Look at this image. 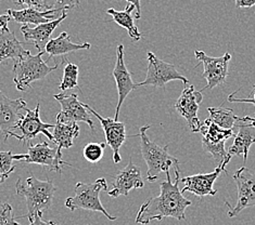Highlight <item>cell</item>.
Listing matches in <instances>:
<instances>
[{
	"instance_id": "1",
	"label": "cell",
	"mask_w": 255,
	"mask_h": 225,
	"mask_svg": "<svg viewBox=\"0 0 255 225\" xmlns=\"http://www.w3.org/2000/svg\"><path fill=\"white\" fill-rule=\"evenodd\" d=\"M175 181L171 179V174L166 172V179L160 183L161 193L159 196L149 198L139 209L136 223L147 225L152 221H161L164 218H174L178 221L186 219V209L191 206V202L187 199L179 188L180 170L175 169Z\"/></svg>"
},
{
	"instance_id": "2",
	"label": "cell",
	"mask_w": 255,
	"mask_h": 225,
	"mask_svg": "<svg viewBox=\"0 0 255 225\" xmlns=\"http://www.w3.org/2000/svg\"><path fill=\"white\" fill-rule=\"evenodd\" d=\"M16 195L25 197L27 214L19 218H32L38 211L44 212L52 205V199L56 192V186L50 180H39L35 176L27 179H19L15 185Z\"/></svg>"
},
{
	"instance_id": "3",
	"label": "cell",
	"mask_w": 255,
	"mask_h": 225,
	"mask_svg": "<svg viewBox=\"0 0 255 225\" xmlns=\"http://www.w3.org/2000/svg\"><path fill=\"white\" fill-rule=\"evenodd\" d=\"M150 126H143L139 129L138 137L140 138V150L143 159L147 163V180L154 182L159 175L164 172H169V169H179L177 158L169 155L168 147H160L155 142L151 141L147 136V130Z\"/></svg>"
},
{
	"instance_id": "4",
	"label": "cell",
	"mask_w": 255,
	"mask_h": 225,
	"mask_svg": "<svg viewBox=\"0 0 255 225\" xmlns=\"http://www.w3.org/2000/svg\"><path fill=\"white\" fill-rule=\"evenodd\" d=\"M45 52H39L36 56L26 50L25 56L14 61L13 64V81L17 91H26L31 83L46 78L51 72L59 68V64L49 66L42 61L41 57Z\"/></svg>"
},
{
	"instance_id": "5",
	"label": "cell",
	"mask_w": 255,
	"mask_h": 225,
	"mask_svg": "<svg viewBox=\"0 0 255 225\" xmlns=\"http://www.w3.org/2000/svg\"><path fill=\"white\" fill-rule=\"evenodd\" d=\"M108 184L105 178H100L94 183H83L78 182L74 187V197H69L65 200V207L71 211H75L76 209L90 210L95 212H101L107 217L108 220L115 221L117 217H112L106 210L100 202V192L107 191Z\"/></svg>"
},
{
	"instance_id": "6",
	"label": "cell",
	"mask_w": 255,
	"mask_h": 225,
	"mask_svg": "<svg viewBox=\"0 0 255 225\" xmlns=\"http://www.w3.org/2000/svg\"><path fill=\"white\" fill-rule=\"evenodd\" d=\"M147 76L143 81L136 83V87L153 86L156 88H165V84L173 80H180L184 83H189V80L180 74L175 65L164 62L153 52L150 51L147 53Z\"/></svg>"
},
{
	"instance_id": "7",
	"label": "cell",
	"mask_w": 255,
	"mask_h": 225,
	"mask_svg": "<svg viewBox=\"0 0 255 225\" xmlns=\"http://www.w3.org/2000/svg\"><path fill=\"white\" fill-rule=\"evenodd\" d=\"M13 160H22L25 163H36L49 168L50 171L60 173L64 166H71L62 160V151L58 147L51 148L47 142L36 145L29 144L27 154L13 155Z\"/></svg>"
},
{
	"instance_id": "8",
	"label": "cell",
	"mask_w": 255,
	"mask_h": 225,
	"mask_svg": "<svg viewBox=\"0 0 255 225\" xmlns=\"http://www.w3.org/2000/svg\"><path fill=\"white\" fill-rule=\"evenodd\" d=\"M39 103L36 105L35 109L26 108V114L23 115L22 119L14 126L13 130L9 132L8 135L4 137V142H7V139L9 137L15 138L17 141L26 142L34 139L36 136L39 135V133L45 135L48 139L52 141L53 137L49 132V129L54 128V125L46 124L44 121H41L39 117Z\"/></svg>"
},
{
	"instance_id": "9",
	"label": "cell",
	"mask_w": 255,
	"mask_h": 225,
	"mask_svg": "<svg viewBox=\"0 0 255 225\" xmlns=\"http://www.w3.org/2000/svg\"><path fill=\"white\" fill-rule=\"evenodd\" d=\"M234 180L238 188V200L235 208H232L229 203L225 202V205L229 208L227 212L229 218H235L241 211L255 206V172L247 167H242L235 172Z\"/></svg>"
},
{
	"instance_id": "10",
	"label": "cell",
	"mask_w": 255,
	"mask_h": 225,
	"mask_svg": "<svg viewBox=\"0 0 255 225\" xmlns=\"http://www.w3.org/2000/svg\"><path fill=\"white\" fill-rule=\"evenodd\" d=\"M194 56L200 63L203 64L204 68L202 77L206 80V87L203 90L214 89L226 82L229 61L232 59L230 53L226 52L223 57L213 58L206 56L204 51L197 50L194 52Z\"/></svg>"
},
{
	"instance_id": "11",
	"label": "cell",
	"mask_w": 255,
	"mask_h": 225,
	"mask_svg": "<svg viewBox=\"0 0 255 225\" xmlns=\"http://www.w3.org/2000/svg\"><path fill=\"white\" fill-rule=\"evenodd\" d=\"M53 98L56 99L60 105H61V112L57 115V121L62 124H73V123H85L89 126L92 130H95L94 121L90 117L88 111L85 108L83 103L77 99L75 93L73 94H54Z\"/></svg>"
},
{
	"instance_id": "12",
	"label": "cell",
	"mask_w": 255,
	"mask_h": 225,
	"mask_svg": "<svg viewBox=\"0 0 255 225\" xmlns=\"http://www.w3.org/2000/svg\"><path fill=\"white\" fill-rule=\"evenodd\" d=\"M202 101V91H196L193 86H190L183 90L178 100L175 103V108L187 121L188 127L193 133L199 132L201 128L202 123L198 117V111Z\"/></svg>"
},
{
	"instance_id": "13",
	"label": "cell",
	"mask_w": 255,
	"mask_h": 225,
	"mask_svg": "<svg viewBox=\"0 0 255 225\" xmlns=\"http://www.w3.org/2000/svg\"><path fill=\"white\" fill-rule=\"evenodd\" d=\"M84 106L88 112L92 113L94 116L98 118V120L100 121L102 129L105 131V135H106L107 145H109L113 151V162L114 163L121 162L122 157H121L120 150L122 148V145L124 144L127 138L125 124L121 123V121H115L113 118H103L88 104H84Z\"/></svg>"
},
{
	"instance_id": "14",
	"label": "cell",
	"mask_w": 255,
	"mask_h": 225,
	"mask_svg": "<svg viewBox=\"0 0 255 225\" xmlns=\"http://www.w3.org/2000/svg\"><path fill=\"white\" fill-rule=\"evenodd\" d=\"M113 77L115 79V82H117V88H118V93H119V101H118V106L115 109V116L114 120L119 121L120 116V111L122 104L124 103L125 99L127 98L131 91L135 90L136 83H133L132 77L129 71L127 70L125 61H124V46L119 45L117 48V62H115V66L113 70Z\"/></svg>"
},
{
	"instance_id": "15",
	"label": "cell",
	"mask_w": 255,
	"mask_h": 225,
	"mask_svg": "<svg viewBox=\"0 0 255 225\" xmlns=\"http://www.w3.org/2000/svg\"><path fill=\"white\" fill-rule=\"evenodd\" d=\"M144 186L141 171L130 159L127 166L118 172L112 183V190L108 191L109 196L118 198L119 196H127L132 190H138Z\"/></svg>"
},
{
	"instance_id": "16",
	"label": "cell",
	"mask_w": 255,
	"mask_h": 225,
	"mask_svg": "<svg viewBox=\"0 0 255 225\" xmlns=\"http://www.w3.org/2000/svg\"><path fill=\"white\" fill-rule=\"evenodd\" d=\"M222 172V169L216 167L214 171L211 173H198L186 176L181 180L184 183V188L181 192L191 193L198 197L215 196L217 191L213 185Z\"/></svg>"
},
{
	"instance_id": "17",
	"label": "cell",
	"mask_w": 255,
	"mask_h": 225,
	"mask_svg": "<svg viewBox=\"0 0 255 225\" xmlns=\"http://www.w3.org/2000/svg\"><path fill=\"white\" fill-rule=\"evenodd\" d=\"M237 133H235V141L229 148L228 153L232 156H242L246 165L249 150L255 143V119L246 116V121L236 125Z\"/></svg>"
},
{
	"instance_id": "18",
	"label": "cell",
	"mask_w": 255,
	"mask_h": 225,
	"mask_svg": "<svg viewBox=\"0 0 255 225\" xmlns=\"http://www.w3.org/2000/svg\"><path fill=\"white\" fill-rule=\"evenodd\" d=\"M26 102L23 99L11 100L0 90V130L4 137L13 130L14 126L22 119V109H26Z\"/></svg>"
},
{
	"instance_id": "19",
	"label": "cell",
	"mask_w": 255,
	"mask_h": 225,
	"mask_svg": "<svg viewBox=\"0 0 255 225\" xmlns=\"http://www.w3.org/2000/svg\"><path fill=\"white\" fill-rule=\"evenodd\" d=\"M66 17H68V13L63 12V14L60 16L59 19L45 24H40V25L35 26L34 28H31L28 25H23L21 27V32L24 36V39L26 41L33 40V45L35 46L36 49L39 52H45V48L48 42H49L54 29H56Z\"/></svg>"
},
{
	"instance_id": "20",
	"label": "cell",
	"mask_w": 255,
	"mask_h": 225,
	"mask_svg": "<svg viewBox=\"0 0 255 225\" xmlns=\"http://www.w3.org/2000/svg\"><path fill=\"white\" fill-rule=\"evenodd\" d=\"M7 13L10 14L11 19H13L15 22L22 24V25H28V24L40 25V24H45L53 20H57L63 14L53 10L40 11L35 8H25L22 10L8 9Z\"/></svg>"
},
{
	"instance_id": "21",
	"label": "cell",
	"mask_w": 255,
	"mask_h": 225,
	"mask_svg": "<svg viewBox=\"0 0 255 225\" xmlns=\"http://www.w3.org/2000/svg\"><path fill=\"white\" fill-rule=\"evenodd\" d=\"M90 44L88 42H83V44H74V42L71 41V37L68 35V33H61L59 37L50 39L48 42L46 48H45V53H48V61L51 59L60 57V56H65V54H69L71 52H75L78 50H87L90 49Z\"/></svg>"
},
{
	"instance_id": "22",
	"label": "cell",
	"mask_w": 255,
	"mask_h": 225,
	"mask_svg": "<svg viewBox=\"0 0 255 225\" xmlns=\"http://www.w3.org/2000/svg\"><path fill=\"white\" fill-rule=\"evenodd\" d=\"M26 50L22 46V42L16 39L13 32L0 30V63L5 60H20L25 56Z\"/></svg>"
},
{
	"instance_id": "23",
	"label": "cell",
	"mask_w": 255,
	"mask_h": 225,
	"mask_svg": "<svg viewBox=\"0 0 255 225\" xmlns=\"http://www.w3.org/2000/svg\"><path fill=\"white\" fill-rule=\"evenodd\" d=\"M135 10V7L132 4H127L124 11H117L115 9L111 8L107 10V13L112 16V20L119 24L121 27L127 29L129 37L133 41H139L141 39L142 35L139 33V30L136 26L135 22H133V17L131 16V12Z\"/></svg>"
},
{
	"instance_id": "24",
	"label": "cell",
	"mask_w": 255,
	"mask_h": 225,
	"mask_svg": "<svg viewBox=\"0 0 255 225\" xmlns=\"http://www.w3.org/2000/svg\"><path fill=\"white\" fill-rule=\"evenodd\" d=\"M78 136H80V127L76 123L62 124L57 121V125H54L53 128L52 141L60 150L70 149Z\"/></svg>"
},
{
	"instance_id": "25",
	"label": "cell",
	"mask_w": 255,
	"mask_h": 225,
	"mask_svg": "<svg viewBox=\"0 0 255 225\" xmlns=\"http://www.w3.org/2000/svg\"><path fill=\"white\" fill-rule=\"evenodd\" d=\"M210 119L222 129L232 130L236 125L241 121H246L245 117H239L234 113L232 108L225 107H208Z\"/></svg>"
},
{
	"instance_id": "26",
	"label": "cell",
	"mask_w": 255,
	"mask_h": 225,
	"mask_svg": "<svg viewBox=\"0 0 255 225\" xmlns=\"http://www.w3.org/2000/svg\"><path fill=\"white\" fill-rule=\"evenodd\" d=\"M235 129L226 130L222 129V128L215 125L210 118L205 119L201 124L200 128V133L202 135V140H205L210 143H220V142H226L228 139L235 137Z\"/></svg>"
},
{
	"instance_id": "27",
	"label": "cell",
	"mask_w": 255,
	"mask_h": 225,
	"mask_svg": "<svg viewBox=\"0 0 255 225\" xmlns=\"http://www.w3.org/2000/svg\"><path fill=\"white\" fill-rule=\"evenodd\" d=\"M202 148L205 153L211 154V156L214 158L217 162V167L222 169V171L227 173L226 166L232 159V155H229L228 151L225 150V142L220 143H210L205 140H202Z\"/></svg>"
},
{
	"instance_id": "28",
	"label": "cell",
	"mask_w": 255,
	"mask_h": 225,
	"mask_svg": "<svg viewBox=\"0 0 255 225\" xmlns=\"http://www.w3.org/2000/svg\"><path fill=\"white\" fill-rule=\"evenodd\" d=\"M78 66L70 62H65L63 70V78L62 81L59 84V89L65 91L69 89L78 88Z\"/></svg>"
},
{
	"instance_id": "29",
	"label": "cell",
	"mask_w": 255,
	"mask_h": 225,
	"mask_svg": "<svg viewBox=\"0 0 255 225\" xmlns=\"http://www.w3.org/2000/svg\"><path fill=\"white\" fill-rule=\"evenodd\" d=\"M15 170L13 165V154L11 151H0V184L7 180Z\"/></svg>"
},
{
	"instance_id": "30",
	"label": "cell",
	"mask_w": 255,
	"mask_h": 225,
	"mask_svg": "<svg viewBox=\"0 0 255 225\" xmlns=\"http://www.w3.org/2000/svg\"><path fill=\"white\" fill-rule=\"evenodd\" d=\"M107 147V143H88L85 145L83 150V155L85 159L89 162L96 163L102 159L103 153H105V149Z\"/></svg>"
},
{
	"instance_id": "31",
	"label": "cell",
	"mask_w": 255,
	"mask_h": 225,
	"mask_svg": "<svg viewBox=\"0 0 255 225\" xmlns=\"http://www.w3.org/2000/svg\"><path fill=\"white\" fill-rule=\"evenodd\" d=\"M80 0H44V9L63 13L64 10L80 7Z\"/></svg>"
},
{
	"instance_id": "32",
	"label": "cell",
	"mask_w": 255,
	"mask_h": 225,
	"mask_svg": "<svg viewBox=\"0 0 255 225\" xmlns=\"http://www.w3.org/2000/svg\"><path fill=\"white\" fill-rule=\"evenodd\" d=\"M0 225H21L13 217V208L8 203L0 204Z\"/></svg>"
},
{
	"instance_id": "33",
	"label": "cell",
	"mask_w": 255,
	"mask_h": 225,
	"mask_svg": "<svg viewBox=\"0 0 255 225\" xmlns=\"http://www.w3.org/2000/svg\"><path fill=\"white\" fill-rule=\"evenodd\" d=\"M16 5H26L27 8L44 9V0H12Z\"/></svg>"
},
{
	"instance_id": "34",
	"label": "cell",
	"mask_w": 255,
	"mask_h": 225,
	"mask_svg": "<svg viewBox=\"0 0 255 225\" xmlns=\"http://www.w3.org/2000/svg\"><path fill=\"white\" fill-rule=\"evenodd\" d=\"M42 217V212L38 211L37 214L34 215L32 218L28 219L29 225H58L57 223H54L52 221H45L41 219Z\"/></svg>"
},
{
	"instance_id": "35",
	"label": "cell",
	"mask_w": 255,
	"mask_h": 225,
	"mask_svg": "<svg viewBox=\"0 0 255 225\" xmlns=\"http://www.w3.org/2000/svg\"><path fill=\"white\" fill-rule=\"evenodd\" d=\"M228 102L230 103H251V104H255V86H253V90L250 98L247 99H238L235 98V92L228 96Z\"/></svg>"
},
{
	"instance_id": "36",
	"label": "cell",
	"mask_w": 255,
	"mask_h": 225,
	"mask_svg": "<svg viewBox=\"0 0 255 225\" xmlns=\"http://www.w3.org/2000/svg\"><path fill=\"white\" fill-rule=\"evenodd\" d=\"M237 8H252L255 5V0H235Z\"/></svg>"
},
{
	"instance_id": "37",
	"label": "cell",
	"mask_w": 255,
	"mask_h": 225,
	"mask_svg": "<svg viewBox=\"0 0 255 225\" xmlns=\"http://www.w3.org/2000/svg\"><path fill=\"white\" fill-rule=\"evenodd\" d=\"M11 20V16L9 13H7L5 12L4 14H1L0 15V30H8L9 27H8V24Z\"/></svg>"
},
{
	"instance_id": "38",
	"label": "cell",
	"mask_w": 255,
	"mask_h": 225,
	"mask_svg": "<svg viewBox=\"0 0 255 225\" xmlns=\"http://www.w3.org/2000/svg\"><path fill=\"white\" fill-rule=\"evenodd\" d=\"M129 4H132L135 7L136 10V14H135V19L139 20L141 17V7H140V1L141 0H126Z\"/></svg>"
},
{
	"instance_id": "39",
	"label": "cell",
	"mask_w": 255,
	"mask_h": 225,
	"mask_svg": "<svg viewBox=\"0 0 255 225\" xmlns=\"http://www.w3.org/2000/svg\"><path fill=\"white\" fill-rule=\"evenodd\" d=\"M254 106H255V104H254ZM254 119H255V118H254Z\"/></svg>"
}]
</instances>
